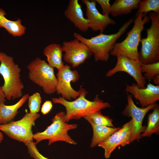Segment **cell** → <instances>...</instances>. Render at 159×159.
<instances>
[{
	"instance_id": "obj_20",
	"label": "cell",
	"mask_w": 159,
	"mask_h": 159,
	"mask_svg": "<svg viewBox=\"0 0 159 159\" xmlns=\"http://www.w3.org/2000/svg\"><path fill=\"white\" fill-rule=\"evenodd\" d=\"M141 0H116L111 5L110 14L114 17L130 13L138 9Z\"/></svg>"
},
{
	"instance_id": "obj_17",
	"label": "cell",
	"mask_w": 159,
	"mask_h": 159,
	"mask_svg": "<svg viewBox=\"0 0 159 159\" xmlns=\"http://www.w3.org/2000/svg\"><path fill=\"white\" fill-rule=\"evenodd\" d=\"M29 96V94L24 95L17 102L12 105L0 104V124H6L12 121L18 113L19 109L26 102Z\"/></svg>"
},
{
	"instance_id": "obj_23",
	"label": "cell",
	"mask_w": 159,
	"mask_h": 159,
	"mask_svg": "<svg viewBox=\"0 0 159 159\" xmlns=\"http://www.w3.org/2000/svg\"><path fill=\"white\" fill-rule=\"evenodd\" d=\"M135 17L142 14L144 16L150 11L159 13V0H144L141 1L138 7Z\"/></svg>"
},
{
	"instance_id": "obj_1",
	"label": "cell",
	"mask_w": 159,
	"mask_h": 159,
	"mask_svg": "<svg viewBox=\"0 0 159 159\" xmlns=\"http://www.w3.org/2000/svg\"><path fill=\"white\" fill-rule=\"evenodd\" d=\"M79 96L73 101H68L63 98H52V100L54 104H59L65 108V118L68 123L72 119L78 120L97 111L111 107L107 102H105L97 95L93 101L86 99L88 92L81 87L79 90Z\"/></svg>"
},
{
	"instance_id": "obj_19",
	"label": "cell",
	"mask_w": 159,
	"mask_h": 159,
	"mask_svg": "<svg viewBox=\"0 0 159 159\" xmlns=\"http://www.w3.org/2000/svg\"><path fill=\"white\" fill-rule=\"evenodd\" d=\"M6 13L0 8V27L4 28L13 37H21L26 32V29L21 24L20 19L12 21L7 19L5 15Z\"/></svg>"
},
{
	"instance_id": "obj_28",
	"label": "cell",
	"mask_w": 159,
	"mask_h": 159,
	"mask_svg": "<svg viewBox=\"0 0 159 159\" xmlns=\"http://www.w3.org/2000/svg\"><path fill=\"white\" fill-rule=\"evenodd\" d=\"M28 153L34 159H49L42 155L37 149L36 144L33 142H28L25 144Z\"/></svg>"
},
{
	"instance_id": "obj_22",
	"label": "cell",
	"mask_w": 159,
	"mask_h": 159,
	"mask_svg": "<svg viewBox=\"0 0 159 159\" xmlns=\"http://www.w3.org/2000/svg\"><path fill=\"white\" fill-rule=\"evenodd\" d=\"M132 126V121L131 119L122 126V130L112 147V152L119 145L123 146L130 144Z\"/></svg>"
},
{
	"instance_id": "obj_13",
	"label": "cell",
	"mask_w": 159,
	"mask_h": 159,
	"mask_svg": "<svg viewBox=\"0 0 159 159\" xmlns=\"http://www.w3.org/2000/svg\"><path fill=\"white\" fill-rule=\"evenodd\" d=\"M82 1L86 6V15L89 28L93 31H100V33H102L108 25L116 24L115 21L109 16L104 15L99 11L95 0H82Z\"/></svg>"
},
{
	"instance_id": "obj_4",
	"label": "cell",
	"mask_w": 159,
	"mask_h": 159,
	"mask_svg": "<svg viewBox=\"0 0 159 159\" xmlns=\"http://www.w3.org/2000/svg\"><path fill=\"white\" fill-rule=\"evenodd\" d=\"M150 20L149 16L141 14L133 19L134 25L127 34L126 38L122 42H116L110 52V54L116 57L125 56L134 60H138V47L141 39V33L145 24Z\"/></svg>"
},
{
	"instance_id": "obj_31",
	"label": "cell",
	"mask_w": 159,
	"mask_h": 159,
	"mask_svg": "<svg viewBox=\"0 0 159 159\" xmlns=\"http://www.w3.org/2000/svg\"><path fill=\"white\" fill-rule=\"evenodd\" d=\"M6 100V98L1 87H0V104L4 103Z\"/></svg>"
},
{
	"instance_id": "obj_14",
	"label": "cell",
	"mask_w": 159,
	"mask_h": 159,
	"mask_svg": "<svg viewBox=\"0 0 159 159\" xmlns=\"http://www.w3.org/2000/svg\"><path fill=\"white\" fill-rule=\"evenodd\" d=\"M125 91L139 101L142 108L155 103L159 100V86L150 83L144 88H139L135 83L127 85Z\"/></svg>"
},
{
	"instance_id": "obj_29",
	"label": "cell",
	"mask_w": 159,
	"mask_h": 159,
	"mask_svg": "<svg viewBox=\"0 0 159 159\" xmlns=\"http://www.w3.org/2000/svg\"><path fill=\"white\" fill-rule=\"evenodd\" d=\"M101 6L102 9V14L109 16L110 14L111 5L110 4L109 0H95Z\"/></svg>"
},
{
	"instance_id": "obj_26",
	"label": "cell",
	"mask_w": 159,
	"mask_h": 159,
	"mask_svg": "<svg viewBox=\"0 0 159 159\" xmlns=\"http://www.w3.org/2000/svg\"><path fill=\"white\" fill-rule=\"evenodd\" d=\"M141 72H144V77L149 81L153 79L155 77L159 75V62L147 64H141Z\"/></svg>"
},
{
	"instance_id": "obj_33",
	"label": "cell",
	"mask_w": 159,
	"mask_h": 159,
	"mask_svg": "<svg viewBox=\"0 0 159 159\" xmlns=\"http://www.w3.org/2000/svg\"><path fill=\"white\" fill-rule=\"evenodd\" d=\"M4 139V136L3 133L0 131V142L1 143Z\"/></svg>"
},
{
	"instance_id": "obj_11",
	"label": "cell",
	"mask_w": 159,
	"mask_h": 159,
	"mask_svg": "<svg viewBox=\"0 0 159 159\" xmlns=\"http://www.w3.org/2000/svg\"><path fill=\"white\" fill-rule=\"evenodd\" d=\"M57 83L56 92L62 97L68 101L76 99L79 96L80 92L72 87L71 82H75L79 80L80 74L76 70H72L71 66L66 64L58 71L56 74Z\"/></svg>"
},
{
	"instance_id": "obj_10",
	"label": "cell",
	"mask_w": 159,
	"mask_h": 159,
	"mask_svg": "<svg viewBox=\"0 0 159 159\" xmlns=\"http://www.w3.org/2000/svg\"><path fill=\"white\" fill-rule=\"evenodd\" d=\"M64 60L74 68L83 63L90 58L93 53L83 42L75 38L68 41H64L62 46Z\"/></svg>"
},
{
	"instance_id": "obj_2",
	"label": "cell",
	"mask_w": 159,
	"mask_h": 159,
	"mask_svg": "<svg viewBox=\"0 0 159 159\" xmlns=\"http://www.w3.org/2000/svg\"><path fill=\"white\" fill-rule=\"evenodd\" d=\"M133 22V18H130L115 33L106 34L100 33L90 39L85 38L76 32L73 35L75 38L84 42L92 52L95 61L106 62L109 59L110 52L116 41Z\"/></svg>"
},
{
	"instance_id": "obj_12",
	"label": "cell",
	"mask_w": 159,
	"mask_h": 159,
	"mask_svg": "<svg viewBox=\"0 0 159 159\" xmlns=\"http://www.w3.org/2000/svg\"><path fill=\"white\" fill-rule=\"evenodd\" d=\"M117 63L115 67L109 70L106 74L107 77H111L119 72L127 73L135 80L138 87L144 88L146 87V78L142 74L141 63L139 60H134L124 56L118 55L116 57Z\"/></svg>"
},
{
	"instance_id": "obj_8",
	"label": "cell",
	"mask_w": 159,
	"mask_h": 159,
	"mask_svg": "<svg viewBox=\"0 0 159 159\" xmlns=\"http://www.w3.org/2000/svg\"><path fill=\"white\" fill-rule=\"evenodd\" d=\"M40 117L38 113L32 114L26 112L21 119L0 124V131L10 138L23 142H33L34 134L32 128L35 120Z\"/></svg>"
},
{
	"instance_id": "obj_3",
	"label": "cell",
	"mask_w": 159,
	"mask_h": 159,
	"mask_svg": "<svg viewBox=\"0 0 159 159\" xmlns=\"http://www.w3.org/2000/svg\"><path fill=\"white\" fill-rule=\"evenodd\" d=\"M0 74L4 83L1 86L6 98L9 100L21 97L24 84L21 78V69L13 58L0 52Z\"/></svg>"
},
{
	"instance_id": "obj_15",
	"label": "cell",
	"mask_w": 159,
	"mask_h": 159,
	"mask_svg": "<svg viewBox=\"0 0 159 159\" xmlns=\"http://www.w3.org/2000/svg\"><path fill=\"white\" fill-rule=\"evenodd\" d=\"M65 16L81 31L86 32L89 28L88 21L84 16L78 0H70L64 12Z\"/></svg>"
},
{
	"instance_id": "obj_25",
	"label": "cell",
	"mask_w": 159,
	"mask_h": 159,
	"mask_svg": "<svg viewBox=\"0 0 159 159\" xmlns=\"http://www.w3.org/2000/svg\"><path fill=\"white\" fill-rule=\"evenodd\" d=\"M123 127L109 136L98 146L103 148L105 150L104 156L105 158H108L112 152V148L115 142L123 130Z\"/></svg>"
},
{
	"instance_id": "obj_21",
	"label": "cell",
	"mask_w": 159,
	"mask_h": 159,
	"mask_svg": "<svg viewBox=\"0 0 159 159\" xmlns=\"http://www.w3.org/2000/svg\"><path fill=\"white\" fill-rule=\"evenodd\" d=\"M153 111L148 116V124L145 131L141 133L142 138L150 137L153 133L159 134V106L156 104Z\"/></svg>"
},
{
	"instance_id": "obj_32",
	"label": "cell",
	"mask_w": 159,
	"mask_h": 159,
	"mask_svg": "<svg viewBox=\"0 0 159 159\" xmlns=\"http://www.w3.org/2000/svg\"><path fill=\"white\" fill-rule=\"evenodd\" d=\"M153 80L155 85L159 86V75L156 76Z\"/></svg>"
},
{
	"instance_id": "obj_30",
	"label": "cell",
	"mask_w": 159,
	"mask_h": 159,
	"mask_svg": "<svg viewBox=\"0 0 159 159\" xmlns=\"http://www.w3.org/2000/svg\"><path fill=\"white\" fill-rule=\"evenodd\" d=\"M52 107V102L50 100H46L42 106L41 112L44 115H46L51 111Z\"/></svg>"
},
{
	"instance_id": "obj_27",
	"label": "cell",
	"mask_w": 159,
	"mask_h": 159,
	"mask_svg": "<svg viewBox=\"0 0 159 159\" xmlns=\"http://www.w3.org/2000/svg\"><path fill=\"white\" fill-rule=\"evenodd\" d=\"M28 105L29 109V113L34 114L39 111L42 102V97L38 92L34 93L29 96L28 98Z\"/></svg>"
},
{
	"instance_id": "obj_6",
	"label": "cell",
	"mask_w": 159,
	"mask_h": 159,
	"mask_svg": "<svg viewBox=\"0 0 159 159\" xmlns=\"http://www.w3.org/2000/svg\"><path fill=\"white\" fill-rule=\"evenodd\" d=\"M151 24L146 32L147 37L141 38L139 60L142 64L159 62V13L152 12L149 14Z\"/></svg>"
},
{
	"instance_id": "obj_7",
	"label": "cell",
	"mask_w": 159,
	"mask_h": 159,
	"mask_svg": "<svg viewBox=\"0 0 159 159\" xmlns=\"http://www.w3.org/2000/svg\"><path fill=\"white\" fill-rule=\"evenodd\" d=\"M29 79L41 87L44 92L48 95L56 92L57 80L54 69L45 61L37 57L27 65Z\"/></svg>"
},
{
	"instance_id": "obj_9",
	"label": "cell",
	"mask_w": 159,
	"mask_h": 159,
	"mask_svg": "<svg viewBox=\"0 0 159 159\" xmlns=\"http://www.w3.org/2000/svg\"><path fill=\"white\" fill-rule=\"evenodd\" d=\"M127 103L122 112V114L124 116L131 118L132 126L130 142L136 140L138 141L142 138L141 135L146 127V126L142 125L144 117L150 110L153 109L156 103L150 105L144 108H140L135 104L131 95L127 94Z\"/></svg>"
},
{
	"instance_id": "obj_16",
	"label": "cell",
	"mask_w": 159,
	"mask_h": 159,
	"mask_svg": "<svg viewBox=\"0 0 159 159\" xmlns=\"http://www.w3.org/2000/svg\"><path fill=\"white\" fill-rule=\"evenodd\" d=\"M63 49L59 44L52 43L46 47L43 54L47 58L49 65L53 68H56L59 71L64 65L62 61Z\"/></svg>"
},
{
	"instance_id": "obj_18",
	"label": "cell",
	"mask_w": 159,
	"mask_h": 159,
	"mask_svg": "<svg viewBox=\"0 0 159 159\" xmlns=\"http://www.w3.org/2000/svg\"><path fill=\"white\" fill-rule=\"evenodd\" d=\"M91 125L93 130V136L90 147L93 148L98 145L109 136L122 127H112L105 126L99 125L95 124L92 121L87 120Z\"/></svg>"
},
{
	"instance_id": "obj_24",
	"label": "cell",
	"mask_w": 159,
	"mask_h": 159,
	"mask_svg": "<svg viewBox=\"0 0 159 159\" xmlns=\"http://www.w3.org/2000/svg\"><path fill=\"white\" fill-rule=\"evenodd\" d=\"M86 120H90L95 124L101 126L115 127L112 124V120L107 116L102 114L101 110L98 111L84 117Z\"/></svg>"
},
{
	"instance_id": "obj_5",
	"label": "cell",
	"mask_w": 159,
	"mask_h": 159,
	"mask_svg": "<svg viewBox=\"0 0 159 159\" xmlns=\"http://www.w3.org/2000/svg\"><path fill=\"white\" fill-rule=\"evenodd\" d=\"M52 123L43 131L34 134L33 139L36 144L47 140L49 145L57 141H62L75 145L77 143L68 135V131L77 128L76 124H69L65 118V112L60 111L57 113L52 119Z\"/></svg>"
}]
</instances>
